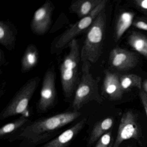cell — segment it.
Here are the masks:
<instances>
[{"label":"cell","mask_w":147,"mask_h":147,"mask_svg":"<svg viewBox=\"0 0 147 147\" xmlns=\"http://www.w3.org/2000/svg\"><path fill=\"white\" fill-rule=\"evenodd\" d=\"M80 116L79 111H73L38 119L21 128L15 137L23 140L24 147H33L55 136L63 127Z\"/></svg>","instance_id":"obj_1"},{"label":"cell","mask_w":147,"mask_h":147,"mask_svg":"<svg viewBox=\"0 0 147 147\" xmlns=\"http://www.w3.org/2000/svg\"><path fill=\"white\" fill-rule=\"evenodd\" d=\"M69 51L60 66L61 84L64 98L68 100L74 95L80 80V77L81 48L78 40H72L68 45Z\"/></svg>","instance_id":"obj_2"},{"label":"cell","mask_w":147,"mask_h":147,"mask_svg":"<svg viewBox=\"0 0 147 147\" xmlns=\"http://www.w3.org/2000/svg\"><path fill=\"white\" fill-rule=\"evenodd\" d=\"M106 19L105 9L86 32L85 40L81 48L82 62L87 61L95 63L101 56L103 52Z\"/></svg>","instance_id":"obj_3"},{"label":"cell","mask_w":147,"mask_h":147,"mask_svg":"<svg viewBox=\"0 0 147 147\" xmlns=\"http://www.w3.org/2000/svg\"><path fill=\"white\" fill-rule=\"evenodd\" d=\"M91 63L85 61L81 67L82 74L74 95L72 107L73 111H79L85 105L92 101L100 103L102 99L99 94V78L95 79L90 72Z\"/></svg>","instance_id":"obj_4"},{"label":"cell","mask_w":147,"mask_h":147,"mask_svg":"<svg viewBox=\"0 0 147 147\" xmlns=\"http://www.w3.org/2000/svg\"><path fill=\"white\" fill-rule=\"evenodd\" d=\"M107 2V0H102V2L88 16L70 25L64 32L55 38L51 48V54H61L64 49L68 47L72 40L86 32L99 14L105 9Z\"/></svg>","instance_id":"obj_5"},{"label":"cell","mask_w":147,"mask_h":147,"mask_svg":"<svg viewBox=\"0 0 147 147\" xmlns=\"http://www.w3.org/2000/svg\"><path fill=\"white\" fill-rule=\"evenodd\" d=\"M41 79L38 76L27 81L16 93L0 114V119H5L17 115L26 116L29 103L36 91Z\"/></svg>","instance_id":"obj_6"},{"label":"cell","mask_w":147,"mask_h":147,"mask_svg":"<svg viewBox=\"0 0 147 147\" xmlns=\"http://www.w3.org/2000/svg\"><path fill=\"white\" fill-rule=\"evenodd\" d=\"M56 77L55 68L54 65H51L46 70L43 78L40 98L36 106L38 113L47 112L56 105Z\"/></svg>","instance_id":"obj_7"},{"label":"cell","mask_w":147,"mask_h":147,"mask_svg":"<svg viewBox=\"0 0 147 147\" xmlns=\"http://www.w3.org/2000/svg\"><path fill=\"white\" fill-rule=\"evenodd\" d=\"M55 8L53 2L47 0L35 11L30 24L33 34L42 36L48 33L52 25V15Z\"/></svg>","instance_id":"obj_8"},{"label":"cell","mask_w":147,"mask_h":147,"mask_svg":"<svg viewBox=\"0 0 147 147\" xmlns=\"http://www.w3.org/2000/svg\"><path fill=\"white\" fill-rule=\"evenodd\" d=\"M140 136L136 117L132 111H128L121 118L117 138L113 147H119L123 141L128 139L132 138L138 140Z\"/></svg>","instance_id":"obj_9"},{"label":"cell","mask_w":147,"mask_h":147,"mask_svg":"<svg viewBox=\"0 0 147 147\" xmlns=\"http://www.w3.org/2000/svg\"><path fill=\"white\" fill-rule=\"evenodd\" d=\"M138 61V56L136 53L120 48H115L110 53V65L113 68L119 71L133 68Z\"/></svg>","instance_id":"obj_10"},{"label":"cell","mask_w":147,"mask_h":147,"mask_svg":"<svg viewBox=\"0 0 147 147\" xmlns=\"http://www.w3.org/2000/svg\"><path fill=\"white\" fill-rule=\"evenodd\" d=\"M86 118L82 119L72 127L49 142L43 147H67L82 130L86 123Z\"/></svg>","instance_id":"obj_11"},{"label":"cell","mask_w":147,"mask_h":147,"mask_svg":"<svg viewBox=\"0 0 147 147\" xmlns=\"http://www.w3.org/2000/svg\"><path fill=\"white\" fill-rule=\"evenodd\" d=\"M103 89L106 95L112 100L120 99L124 91L120 85L119 76L109 71L105 73Z\"/></svg>","instance_id":"obj_12"},{"label":"cell","mask_w":147,"mask_h":147,"mask_svg":"<svg viewBox=\"0 0 147 147\" xmlns=\"http://www.w3.org/2000/svg\"><path fill=\"white\" fill-rule=\"evenodd\" d=\"M18 33L17 28L11 22L0 21V43L8 51L15 49Z\"/></svg>","instance_id":"obj_13"},{"label":"cell","mask_w":147,"mask_h":147,"mask_svg":"<svg viewBox=\"0 0 147 147\" xmlns=\"http://www.w3.org/2000/svg\"><path fill=\"white\" fill-rule=\"evenodd\" d=\"M102 0L73 1L69 7V13L75 14L79 20L88 16Z\"/></svg>","instance_id":"obj_14"},{"label":"cell","mask_w":147,"mask_h":147,"mask_svg":"<svg viewBox=\"0 0 147 147\" xmlns=\"http://www.w3.org/2000/svg\"><path fill=\"white\" fill-rule=\"evenodd\" d=\"M39 53L37 47L33 44L27 46L21 60V71L23 74L28 73L38 63Z\"/></svg>","instance_id":"obj_15"},{"label":"cell","mask_w":147,"mask_h":147,"mask_svg":"<svg viewBox=\"0 0 147 147\" xmlns=\"http://www.w3.org/2000/svg\"><path fill=\"white\" fill-rule=\"evenodd\" d=\"M135 14L131 12L125 11L121 13L116 23L115 30V41L117 42L124 33L133 24Z\"/></svg>","instance_id":"obj_16"},{"label":"cell","mask_w":147,"mask_h":147,"mask_svg":"<svg viewBox=\"0 0 147 147\" xmlns=\"http://www.w3.org/2000/svg\"><path fill=\"white\" fill-rule=\"evenodd\" d=\"M113 124V119L110 117L107 118L97 123L91 132L88 139V146L92 145L106 134V131L111 128Z\"/></svg>","instance_id":"obj_17"},{"label":"cell","mask_w":147,"mask_h":147,"mask_svg":"<svg viewBox=\"0 0 147 147\" xmlns=\"http://www.w3.org/2000/svg\"><path fill=\"white\" fill-rule=\"evenodd\" d=\"M129 45L147 59V37L138 32H132L128 38Z\"/></svg>","instance_id":"obj_18"},{"label":"cell","mask_w":147,"mask_h":147,"mask_svg":"<svg viewBox=\"0 0 147 147\" xmlns=\"http://www.w3.org/2000/svg\"><path fill=\"white\" fill-rule=\"evenodd\" d=\"M29 121L28 117L21 116L14 121L3 125L0 128V137L5 136L20 129L28 124Z\"/></svg>","instance_id":"obj_19"},{"label":"cell","mask_w":147,"mask_h":147,"mask_svg":"<svg viewBox=\"0 0 147 147\" xmlns=\"http://www.w3.org/2000/svg\"><path fill=\"white\" fill-rule=\"evenodd\" d=\"M121 87L123 91L131 88L136 87L141 90L142 80L141 77L134 74L124 75L119 77Z\"/></svg>","instance_id":"obj_20"},{"label":"cell","mask_w":147,"mask_h":147,"mask_svg":"<svg viewBox=\"0 0 147 147\" xmlns=\"http://www.w3.org/2000/svg\"><path fill=\"white\" fill-rule=\"evenodd\" d=\"M111 131H109L102 136L98 141L95 147H108L111 143Z\"/></svg>","instance_id":"obj_21"},{"label":"cell","mask_w":147,"mask_h":147,"mask_svg":"<svg viewBox=\"0 0 147 147\" xmlns=\"http://www.w3.org/2000/svg\"><path fill=\"white\" fill-rule=\"evenodd\" d=\"M132 24L138 29L147 31V22L146 21L140 20H136L133 22Z\"/></svg>","instance_id":"obj_22"},{"label":"cell","mask_w":147,"mask_h":147,"mask_svg":"<svg viewBox=\"0 0 147 147\" xmlns=\"http://www.w3.org/2000/svg\"><path fill=\"white\" fill-rule=\"evenodd\" d=\"M139 95L147 117V93L144 91H141Z\"/></svg>","instance_id":"obj_23"},{"label":"cell","mask_w":147,"mask_h":147,"mask_svg":"<svg viewBox=\"0 0 147 147\" xmlns=\"http://www.w3.org/2000/svg\"><path fill=\"white\" fill-rule=\"evenodd\" d=\"M134 3L141 10L147 12V0H136Z\"/></svg>","instance_id":"obj_24"},{"label":"cell","mask_w":147,"mask_h":147,"mask_svg":"<svg viewBox=\"0 0 147 147\" xmlns=\"http://www.w3.org/2000/svg\"><path fill=\"white\" fill-rule=\"evenodd\" d=\"M6 60L5 58V55L2 50L1 49V66H2V64L6 63Z\"/></svg>","instance_id":"obj_25"},{"label":"cell","mask_w":147,"mask_h":147,"mask_svg":"<svg viewBox=\"0 0 147 147\" xmlns=\"http://www.w3.org/2000/svg\"><path fill=\"white\" fill-rule=\"evenodd\" d=\"M143 88L144 92L147 93V80L144 82L143 84Z\"/></svg>","instance_id":"obj_26"},{"label":"cell","mask_w":147,"mask_h":147,"mask_svg":"<svg viewBox=\"0 0 147 147\" xmlns=\"http://www.w3.org/2000/svg\"><path fill=\"white\" fill-rule=\"evenodd\" d=\"M113 147V144L111 143L110 144V145H109V146H108V147Z\"/></svg>","instance_id":"obj_27"},{"label":"cell","mask_w":147,"mask_h":147,"mask_svg":"<svg viewBox=\"0 0 147 147\" xmlns=\"http://www.w3.org/2000/svg\"><path fill=\"white\" fill-rule=\"evenodd\" d=\"M128 147H129V146H128Z\"/></svg>","instance_id":"obj_28"}]
</instances>
